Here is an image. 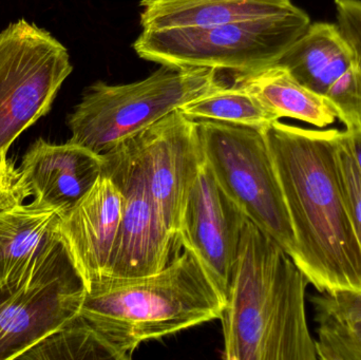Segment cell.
<instances>
[{"mask_svg": "<svg viewBox=\"0 0 361 360\" xmlns=\"http://www.w3.org/2000/svg\"><path fill=\"white\" fill-rule=\"evenodd\" d=\"M297 242L295 263L318 292L361 291V245L337 168L338 129L279 120L262 129Z\"/></svg>", "mask_w": 361, "mask_h": 360, "instance_id": "1", "label": "cell"}, {"mask_svg": "<svg viewBox=\"0 0 361 360\" xmlns=\"http://www.w3.org/2000/svg\"><path fill=\"white\" fill-rule=\"evenodd\" d=\"M309 279L288 253L250 220L224 309L226 360H317L305 309Z\"/></svg>", "mask_w": 361, "mask_h": 360, "instance_id": "2", "label": "cell"}, {"mask_svg": "<svg viewBox=\"0 0 361 360\" xmlns=\"http://www.w3.org/2000/svg\"><path fill=\"white\" fill-rule=\"evenodd\" d=\"M225 299L184 249L163 270L87 287L80 315L129 357L140 345L219 319Z\"/></svg>", "mask_w": 361, "mask_h": 360, "instance_id": "3", "label": "cell"}, {"mask_svg": "<svg viewBox=\"0 0 361 360\" xmlns=\"http://www.w3.org/2000/svg\"><path fill=\"white\" fill-rule=\"evenodd\" d=\"M302 8L203 27L143 30L133 44L142 58L176 69H214L235 77L279 63L305 33Z\"/></svg>", "mask_w": 361, "mask_h": 360, "instance_id": "4", "label": "cell"}, {"mask_svg": "<svg viewBox=\"0 0 361 360\" xmlns=\"http://www.w3.org/2000/svg\"><path fill=\"white\" fill-rule=\"evenodd\" d=\"M228 85L216 70L166 66L133 84L94 82L68 116L69 141L106 154L185 104Z\"/></svg>", "mask_w": 361, "mask_h": 360, "instance_id": "5", "label": "cell"}, {"mask_svg": "<svg viewBox=\"0 0 361 360\" xmlns=\"http://www.w3.org/2000/svg\"><path fill=\"white\" fill-rule=\"evenodd\" d=\"M195 122L204 160L219 186L296 261V238L262 129L212 120Z\"/></svg>", "mask_w": 361, "mask_h": 360, "instance_id": "6", "label": "cell"}, {"mask_svg": "<svg viewBox=\"0 0 361 360\" xmlns=\"http://www.w3.org/2000/svg\"><path fill=\"white\" fill-rule=\"evenodd\" d=\"M73 66L50 32L21 18L0 33V151L50 112Z\"/></svg>", "mask_w": 361, "mask_h": 360, "instance_id": "7", "label": "cell"}, {"mask_svg": "<svg viewBox=\"0 0 361 360\" xmlns=\"http://www.w3.org/2000/svg\"><path fill=\"white\" fill-rule=\"evenodd\" d=\"M103 156V173L124 197L108 277L135 278L154 274L176 257L173 254L179 247L152 196L143 163L128 139Z\"/></svg>", "mask_w": 361, "mask_h": 360, "instance_id": "8", "label": "cell"}, {"mask_svg": "<svg viewBox=\"0 0 361 360\" xmlns=\"http://www.w3.org/2000/svg\"><path fill=\"white\" fill-rule=\"evenodd\" d=\"M86 293L66 247L27 283L0 289V360L18 359L78 316Z\"/></svg>", "mask_w": 361, "mask_h": 360, "instance_id": "9", "label": "cell"}, {"mask_svg": "<svg viewBox=\"0 0 361 360\" xmlns=\"http://www.w3.org/2000/svg\"><path fill=\"white\" fill-rule=\"evenodd\" d=\"M128 139L143 163L152 196L180 249L185 203L204 164L197 122L175 110Z\"/></svg>", "mask_w": 361, "mask_h": 360, "instance_id": "10", "label": "cell"}, {"mask_svg": "<svg viewBox=\"0 0 361 360\" xmlns=\"http://www.w3.org/2000/svg\"><path fill=\"white\" fill-rule=\"evenodd\" d=\"M247 220L204 160L187 196L178 242L197 258L225 302Z\"/></svg>", "mask_w": 361, "mask_h": 360, "instance_id": "11", "label": "cell"}, {"mask_svg": "<svg viewBox=\"0 0 361 360\" xmlns=\"http://www.w3.org/2000/svg\"><path fill=\"white\" fill-rule=\"evenodd\" d=\"M123 205L120 188L102 173L92 188L61 216L59 236L86 287L108 277Z\"/></svg>", "mask_w": 361, "mask_h": 360, "instance_id": "12", "label": "cell"}, {"mask_svg": "<svg viewBox=\"0 0 361 360\" xmlns=\"http://www.w3.org/2000/svg\"><path fill=\"white\" fill-rule=\"evenodd\" d=\"M104 156L69 141L38 139L21 161L23 179L34 203L63 215L94 185L103 173Z\"/></svg>", "mask_w": 361, "mask_h": 360, "instance_id": "13", "label": "cell"}, {"mask_svg": "<svg viewBox=\"0 0 361 360\" xmlns=\"http://www.w3.org/2000/svg\"><path fill=\"white\" fill-rule=\"evenodd\" d=\"M59 220L34 202L0 213V289L27 283L63 251Z\"/></svg>", "mask_w": 361, "mask_h": 360, "instance_id": "14", "label": "cell"}, {"mask_svg": "<svg viewBox=\"0 0 361 360\" xmlns=\"http://www.w3.org/2000/svg\"><path fill=\"white\" fill-rule=\"evenodd\" d=\"M140 6L143 30L221 25L298 8L292 0H142Z\"/></svg>", "mask_w": 361, "mask_h": 360, "instance_id": "15", "label": "cell"}, {"mask_svg": "<svg viewBox=\"0 0 361 360\" xmlns=\"http://www.w3.org/2000/svg\"><path fill=\"white\" fill-rule=\"evenodd\" d=\"M356 61L355 52L337 23H311L279 61L307 88L326 94Z\"/></svg>", "mask_w": 361, "mask_h": 360, "instance_id": "16", "label": "cell"}, {"mask_svg": "<svg viewBox=\"0 0 361 360\" xmlns=\"http://www.w3.org/2000/svg\"><path fill=\"white\" fill-rule=\"evenodd\" d=\"M233 82L256 95L279 118H295L317 128L330 126L336 120V110L328 97L301 84L279 63L235 76Z\"/></svg>", "mask_w": 361, "mask_h": 360, "instance_id": "17", "label": "cell"}, {"mask_svg": "<svg viewBox=\"0 0 361 360\" xmlns=\"http://www.w3.org/2000/svg\"><path fill=\"white\" fill-rule=\"evenodd\" d=\"M23 360L130 359L82 315L74 317L18 357Z\"/></svg>", "mask_w": 361, "mask_h": 360, "instance_id": "18", "label": "cell"}, {"mask_svg": "<svg viewBox=\"0 0 361 360\" xmlns=\"http://www.w3.org/2000/svg\"><path fill=\"white\" fill-rule=\"evenodd\" d=\"M192 120H212L263 129L280 118L256 95L231 82L180 108Z\"/></svg>", "mask_w": 361, "mask_h": 360, "instance_id": "19", "label": "cell"}, {"mask_svg": "<svg viewBox=\"0 0 361 360\" xmlns=\"http://www.w3.org/2000/svg\"><path fill=\"white\" fill-rule=\"evenodd\" d=\"M318 359L361 360L360 321H317Z\"/></svg>", "mask_w": 361, "mask_h": 360, "instance_id": "20", "label": "cell"}, {"mask_svg": "<svg viewBox=\"0 0 361 360\" xmlns=\"http://www.w3.org/2000/svg\"><path fill=\"white\" fill-rule=\"evenodd\" d=\"M324 95L336 110L337 120L345 125V130L360 128L361 68L357 59Z\"/></svg>", "mask_w": 361, "mask_h": 360, "instance_id": "21", "label": "cell"}, {"mask_svg": "<svg viewBox=\"0 0 361 360\" xmlns=\"http://www.w3.org/2000/svg\"><path fill=\"white\" fill-rule=\"evenodd\" d=\"M335 154L345 209L361 245V173L343 131L337 135Z\"/></svg>", "mask_w": 361, "mask_h": 360, "instance_id": "22", "label": "cell"}, {"mask_svg": "<svg viewBox=\"0 0 361 360\" xmlns=\"http://www.w3.org/2000/svg\"><path fill=\"white\" fill-rule=\"evenodd\" d=\"M316 321L361 319V291L318 292L312 296Z\"/></svg>", "mask_w": 361, "mask_h": 360, "instance_id": "23", "label": "cell"}, {"mask_svg": "<svg viewBox=\"0 0 361 360\" xmlns=\"http://www.w3.org/2000/svg\"><path fill=\"white\" fill-rule=\"evenodd\" d=\"M8 151H0V213L23 205L32 196L20 168L8 159Z\"/></svg>", "mask_w": 361, "mask_h": 360, "instance_id": "24", "label": "cell"}, {"mask_svg": "<svg viewBox=\"0 0 361 360\" xmlns=\"http://www.w3.org/2000/svg\"><path fill=\"white\" fill-rule=\"evenodd\" d=\"M337 25L355 52L361 68V0H334Z\"/></svg>", "mask_w": 361, "mask_h": 360, "instance_id": "25", "label": "cell"}, {"mask_svg": "<svg viewBox=\"0 0 361 360\" xmlns=\"http://www.w3.org/2000/svg\"><path fill=\"white\" fill-rule=\"evenodd\" d=\"M343 135L361 173V127L353 130H345Z\"/></svg>", "mask_w": 361, "mask_h": 360, "instance_id": "26", "label": "cell"}]
</instances>
